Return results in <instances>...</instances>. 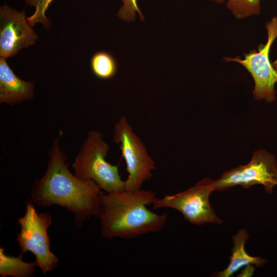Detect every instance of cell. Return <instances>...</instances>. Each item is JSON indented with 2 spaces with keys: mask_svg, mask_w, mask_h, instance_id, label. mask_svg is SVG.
Wrapping results in <instances>:
<instances>
[{
  "mask_svg": "<svg viewBox=\"0 0 277 277\" xmlns=\"http://www.w3.org/2000/svg\"><path fill=\"white\" fill-rule=\"evenodd\" d=\"M214 180L205 177L194 186L172 195L155 197L152 208H171L178 210L188 222L196 225L206 223L221 224L223 221L215 214L209 202L214 190Z\"/></svg>",
  "mask_w": 277,
  "mask_h": 277,
  "instance_id": "cell-6",
  "label": "cell"
},
{
  "mask_svg": "<svg viewBox=\"0 0 277 277\" xmlns=\"http://www.w3.org/2000/svg\"><path fill=\"white\" fill-rule=\"evenodd\" d=\"M53 0H26V3L35 7L34 13L27 20L30 26L37 23L42 24L45 27H49L50 22L45 15L49 6Z\"/></svg>",
  "mask_w": 277,
  "mask_h": 277,
  "instance_id": "cell-15",
  "label": "cell"
},
{
  "mask_svg": "<svg viewBox=\"0 0 277 277\" xmlns=\"http://www.w3.org/2000/svg\"><path fill=\"white\" fill-rule=\"evenodd\" d=\"M209 1L221 4L223 3L226 0H209Z\"/></svg>",
  "mask_w": 277,
  "mask_h": 277,
  "instance_id": "cell-18",
  "label": "cell"
},
{
  "mask_svg": "<svg viewBox=\"0 0 277 277\" xmlns=\"http://www.w3.org/2000/svg\"><path fill=\"white\" fill-rule=\"evenodd\" d=\"M23 255L18 256L7 255L3 247L0 248V276L30 277L34 276L37 267L35 261L26 263Z\"/></svg>",
  "mask_w": 277,
  "mask_h": 277,
  "instance_id": "cell-12",
  "label": "cell"
},
{
  "mask_svg": "<svg viewBox=\"0 0 277 277\" xmlns=\"http://www.w3.org/2000/svg\"><path fill=\"white\" fill-rule=\"evenodd\" d=\"M262 185L268 193L277 185V161L275 156L264 149L255 151L250 162L224 172L214 180V191H223L239 185L248 189Z\"/></svg>",
  "mask_w": 277,
  "mask_h": 277,
  "instance_id": "cell-8",
  "label": "cell"
},
{
  "mask_svg": "<svg viewBox=\"0 0 277 277\" xmlns=\"http://www.w3.org/2000/svg\"><path fill=\"white\" fill-rule=\"evenodd\" d=\"M249 236L246 229H240L232 237L233 247L229 265L224 270L215 272L213 276L230 277L244 267L254 265L260 267L267 263L265 259L260 256H252L246 252L245 244Z\"/></svg>",
  "mask_w": 277,
  "mask_h": 277,
  "instance_id": "cell-11",
  "label": "cell"
},
{
  "mask_svg": "<svg viewBox=\"0 0 277 277\" xmlns=\"http://www.w3.org/2000/svg\"><path fill=\"white\" fill-rule=\"evenodd\" d=\"M33 82L19 78L8 66L6 58L0 57V103L14 105L32 98Z\"/></svg>",
  "mask_w": 277,
  "mask_h": 277,
  "instance_id": "cell-10",
  "label": "cell"
},
{
  "mask_svg": "<svg viewBox=\"0 0 277 277\" xmlns=\"http://www.w3.org/2000/svg\"><path fill=\"white\" fill-rule=\"evenodd\" d=\"M267 40L257 50L251 51L243 58L226 57L227 62H234L242 65L251 75L254 81L252 91L255 100H263L271 103L276 99L275 85L277 75L269 59V51L277 38V16L266 22Z\"/></svg>",
  "mask_w": 277,
  "mask_h": 277,
  "instance_id": "cell-7",
  "label": "cell"
},
{
  "mask_svg": "<svg viewBox=\"0 0 277 277\" xmlns=\"http://www.w3.org/2000/svg\"><path fill=\"white\" fill-rule=\"evenodd\" d=\"M109 149L101 132L90 131L72 164L74 175L93 180L106 193L125 189L118 166L106 160Z\"/></svg>",
  "mask_w": 277,
  "mask_h": 277,
  "instance_id": "cell-3",
  "label": "cell"
},
{
  "mask_svg": "<svg viewBox=\"0 0 277 277\" xmlns=\"http://www.w3.org/2000/svg\"><path fill=\"white\" fill-rule=\"evenodd\" d=\"M155 195L142 189L103 193L98 216L102 236L131 239L161 231L167 222V212L158 214L147 208Z\"/></svg>",
  "mask_w": 277,
  "mask_h": 277,
  "instance_id": "cell-2",
  "label": "cell"
},
{
  "mask_svg": "<svg viewBox=\"0 0 277 277\" xmlns=\"http://www.w3.org/2000/svg\"><path fill=\"white\" fill-rule=\"evenodd\" d=\"M91 67L93 73L101 79H109L116 73L117 66L113 57L109 53L100 51L92 57Z\"/></svg>",
  "mask_w": 277,
  "mask_h": 277,
  "instance_id": "cell-13",
  "label": "cell"
},
{
  "mask_svg": "<svg viewBox=\"0 0 277 277\" xmlns=\"http://www.w3.org/2000/svg\"><path fill=\"white\" fill-rule=\"evenodd\" d=\"M52 222L51 214L38 213L30 200L27 202L24 215L17 221L21 230L16 240L20 249L23 253L30 251L34 254L37 267L44 274L56 269L59 261L50 249L47 231Z\"/></svg>",
  "mask_w": 277,
  "mask_h": 277,
  "instance_id": "cell-4",
  "label": "cell"
},
{
  "mask_svg": "<svg viewBox=\"0 0 277 277\" xmlns=\"http://www.w3.org/2000/svg\"><path fill=\"white\" fill-rule=\"evenodd\" d=\"M56 138L49 152L44 175L31 186L32 200L38 206L58 205L74 215L75 227L80 228L91 216H98L103 194L93 180L82 179L72 174L66 166V156Z\"/></svg>",
  "mask_w": 277,
  "mask_h": 277,
  "instance_id": "cell-1",
  "label": "cell"
},
{
  "mask_svg": "<svg viewBox=\"0 0 277 277\" xmlns=\"http://www.w3.org/2000/svg\"><path fill=\"white\" fill-rule=\"evenodd\" d=\"M227 7L238 19L259 15L261 0H227Z\"/></svg>",
  "mask_w": 277,
  "mask_h": 277,
  "instance_id": "cell-14",
  "label": "cell"
},
{
  "mask_svg": "<svg viewBox=\"0 0 277 277\" xmlns=\"http://www.w3.org/2000/svg\"><path fill=\"white\" fill-rule=\"evenodd\" d=\"M0 57L6 58L34 45L37 35L29 24L25 11L8 5L0 8Z\"/></svg>",
  "mask_w": 277,
  "mask_h": 277,
  "instance_id": "cell-9",
  "label": "cell"
},
{
  "mask_svg": "<svg viewBox=\"0 0 277 277\" xmlns=\"http://www.w3.org/2000/svg\"><path fill=\"white\" fill-rule=\"evenodd\" d=\"M123 5L119 9L117 15L119 18L124 21L133 22L138 13L141 20L144 16L139 9L136 0H122Z\"/></svg>",
  "mask_w": 277,
  "mask_h": 277,
  "instance_id": "cell-16",
  "label": "cell"
},
{
  "mask_svg": "<svg viewBox=\"0 0 277 277\" xmlns=\"http://www.w3.org/2000/svg\"><path fill=\"white\" fill-rule=\"evenodd\" d=\"M272 64L273 67L277 75V58L275 60V61ZM276 84L277 85V80H276Z\"/></svg>",
  "mask_w": 277,
  "mask_h": 277,
  "instance_id": "cell-17",
  "label": "cell"
},
{
  "mask_svg": "<svg viewBox=\"0 0 277 277\" xmlns=\"http://www.w3.org/2000/svg\"><path fill=\"white\" fill-rule=\"evenodd\" d=\"M113 141L120 145L126 164L128 175L124 181L125 189L131 191L141 189L144 182L152 177L155 163L124 116L114 126Z\"/></svg>",
  "mask_w": 277,
  "mask_h": 277,
  "instance_id": "cell-5",
  "label": "cell"
}]
</instances>
